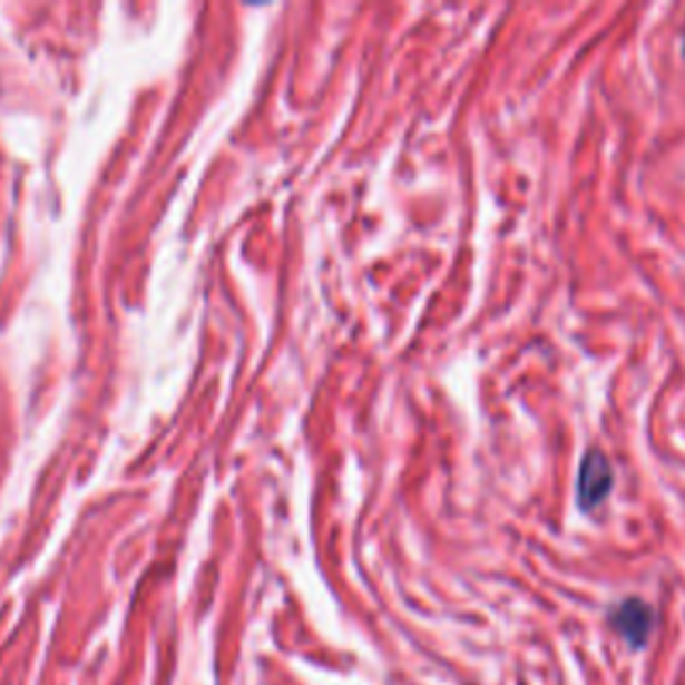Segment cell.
I'll list each match as a JSON object with an SVG mask.
<instances>
[{
  "label": "cell",
  "mask_w": 685,
  "mask_h": 685,
  "mask_svg": "<svg viewBox=\"0 0 685 685\" xmlns=\"http://www.w3.org/2000/svg\"><path fill=\"white\" fill-rule=\"evenodd\" d=\"M610 490H614V469H610L608 456L603 450L591 448L584 452L581 467H578L576 482V503L581 511H595L608 501Z\"/></svg>",
  "instance_id": "1"
},
{
  "label": "cell",
  "mask_w": 685,
  "mask_h": 685,
  "mask_svg": "<svg viewBox=\"0 0 685 685\" xmlns=\"http://www.w3.org/2000/svg\"><path fill=\"white\" fill-rule=\"evenodd\" d=\"M683 57H685V32H683Z\"/></svg>",
  "instance_id": "3"
},
{
  "label": "cell",
  "mask_w": 685,
  "mask_h": 685,
  "mask_svg": "<svg viewBox=\"0 0 685 685\" xmlns=\"http://www.w3.org/2000/svg\"><path fill=\"white\" fill-rule=\"evenodd\" d=\"M610 624H614V629L629 645L643 648V645L648 643L650 629H654V610H650L648 603L629 597V600L618 603L616 608L610 610Z\"/></svg>",
  "instance_id": "2"
}]
</instances>
